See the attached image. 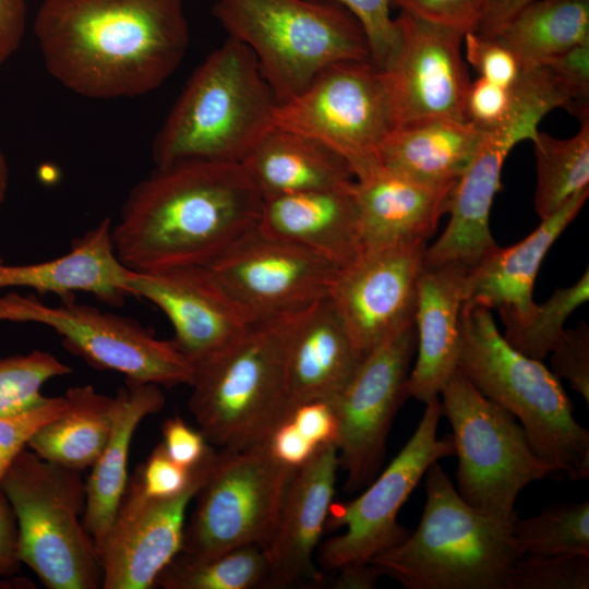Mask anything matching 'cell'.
Here are the masks:
<instances>
[{
    "label": "cell",
    "instance_id": "obj_50",
    "mask_svg": "<svg viewBox=\"0 0 589 589\" xmlns=\"http://www.w3.org/2000/svg\"><path fill=\"white\" fill-rule=\"evenodd\" d=\"M25 0H0V67L17 49L25 29Z\"/></svg>",
    "mask_w": 589,
    "mask_h": 589
},
{
    "label": "cell",
    "instance_id": "obj_44",
    "mask_svg": "<svg viewBox=\"0 0 589 589\" xmlns=\"http://www.w3.org/2000/svg\"><path fill=\"white\" fill-rule=\"evenodd\" d=\"M512 92L479 77L470 83L466 97L467 121L483 131L493 130L507 121L512 112Z\"/></svg>",
    "mask_w": 589,
    "mask_h": 589
},
{
    "label": "cell",
    "instance_id": "obj_38",
    "mask_svg": "<svg viewBox=\"0 0 589 589\" xmlns=\"http://www.w3.org/2000/svg\"><path fill=\"white\" fill-rule=\"evenodd\" d=\"M589 555H522L508 574L505 589H588Z\"/></svg>",
    "mask_w": 589,
    "mask_h": 589
},
{
    "label": "cell",
    "instance_id": "obj_29",
    "mask_svg": "<svg viewBox=\"0 0 589 589\" xmlns=\"http://www.w3.org/2000/svg\"><path fill=\"white\" fill-rule=\"evenodd\" d=\"M484 133L470 122L445 118L409 121L384 141L378 164L419 182L454 183L472 161Z\"/></svg>",
    "mask_w": 589,
    "mask_h": 589
},
{
    "label": "cell",
    "instance_id": "obj_49",
    "mask_svg": "<svg viewBox=\"0 0 589 589\" xmlns=\"http://www.w3.org/2000/svg\"><path fill=\"white\" fill-rule=\"evenodd\" d=\"M534 0H476L477 26L474 33L494 38L525 7Z\"/></svg>",
    "mask_w": 589,
    "mask_h": 589
},
{
    "label": "cell",
    "instance_id": "obj_40",
    "mask_svg": "<svg viewBox=\"0 0 589 589\" xmlns=\"http://www.w3.org/2000/svg\"><path fill=\"white\" fill-rule=\"evenodd\" d=\"M360 23L368 39L371 61L384 69L398 43V29L390 16V0H333Z\"/></svg>",
    "mask_w": 589,
    "mask_h": 589
},
{
    "label": "cell",
    "instance_id": "obj_43",
    "mask_svg": "<svg viewBox=\"0 0 589 589\" xmlns=\"http://www.w3.org/2000/svg\"><path fill=\"white\" fill-rule=\"evenodd\" d=\"M557 77L574 101V115L588 116L589 41L576 45L542 61Z\"/></svg>",
    "mask_w": 589,
    "mask_h": 589
},
{
    "label": "cell",
    "instance_id": "obj_31",
    "mask_svg": "<svg viewBox=\"0 0 589 589\" xmlns=\"http://www.w3.org/2000/svg\"><path fill=\"white\" fill-rule=\"evenodd\" d=\"M64 410L41 425L27 447L40 458L83 471L100 456L112 429L115 397L92 385L69 388Z\"/></svg>",
    "mask_w": 589,
    "mask_h": 589
},
{
    "label": "cell",
    "instance_id": "obj_13",
    "mask_svg": "<svg viewBox=\"0 0 589 589\" xmlns=\"http://www.w3.org/2000/svg\"><path fill=\"white\" fill-rule=\"evenodd\" d=\"M441 417L438 396L425 404L414 433L368 489L356 500L330 508L326 525L346 529L322 544L318 562L324 569L370 562L408 537L409 530L397 521L399 509L428 468L455 454L452 435L437 436Z\"/></svg>",
    "mask_w": 589,
    "mask_h": 589
},
{
    "label": "cell",
    "instance_id": "obj_32",
    "mask_svg": "<svg viewBox=\"0 0 589 589\" xmlns=\"http://www.w3.org/2000/svg\"><path fill=\"white\" fill-rule=\"evenodd\" d=\"M521 68L589 41V0H534L494 37Z\"/></svg>",
    "mask_w": 589,
    "mask_h": 589
},
{
    "label": "cell",
    "instance_id": "obj_42",
    "mask_svg": "<svg viewBox=\"0 0 589 589\" xmlns=\"http://www.w3.org/2000/svg\"><path fill=\"white\" fill-rule=\"evenodd\" d=\"M462 43L466 59L480 77L504 87L512 86L517 80L521 67L514 53L496 38L468 32Z\"/></svg>",
    "mask_w": 589,
    "mask_h": 589
},
{
    "label": "cell",
    "instance_id": "obj_12",
    "mask_svg": "<svg viewBox=\"0 0 589 589\" xmlns=\"http://www.w3.org/2000/svg\"><path fill=\"white\" fill-rule=\"evenodd\" d=\"M0 321L46 325L72 353L125 380L172 387L190 385L193 377L194 362L173 340L156 338L134 320L76 303L73 296L58 306L16 292L0 296Z\"/></svg>",
    "mask_w": 589,
    "mask_h": 589
},
{
    "label": "cell",
    "instance_id": "obj_47",
    "mask_svg": "<svg viewBox=\"0 0 589 589\" xmlns=\"http://www.w3.org/2000/svg\"><path fill=\"white\" fill-rule=\"evenodd\" d=\"M161 433L167 455L187 469L197 466L213 449L201 430L190 426L181 417L168 418Z\"/></svg>",
    "mask_w": 589,
    "mask_h": 589
},
{
    "label": "cell",
    "instance_id": "obj_10",
    "mask_svg": "<svg viewBox=\"0 0 589 589\" xmlns=\"http://www.w3.org/2000/svg\"><path fill=\"white\" fill-rule=\"evenodd\" d=\"M273 125L327 146L356 178L378 164L381 146L398 119L386 72L363 60L332 64L302 93L276 104Z\"/></svg>",
    "mask_w": 589,
    "mask_h": 589
},
{
    "label": "cell",
    "instance_id": "obj_35",
    "mask_svg": "<svg viewBox=\"0 0 589 589\" xmlns=\"http://www.w3.org/2000/svg\"><path fill=\"white\" fill-rule=\"evenodd\" d=\"M510 534L522 555H589V502L562 504L517 518Z\"/></svg>",
    "mask_w": 589,
    "mask_h": 589
},
{
    "label": "cell",
    "instance_id": "obj_36",
    "mask_svg": "<svg viewBox=\"0 0 589 589\" xmlns=\"http://www.w3.org/2000/svg\"><path fill=\"white\" fill-rule=\"evenodd\" d=\"M589 299V271L572 286L557 288L536 308L528 320L506 327L503 337L520 353L542 361L561 339L569 315Z\"/></svg>",
    "mask_w": 589,
    "mask_h": 589
},
{
    "label": "cell",
    "instance_id": "obj_52",
    "mask_svg": "<svg viewBox=\"0 0 589 589\" xmlns=\"http://www.w3.org/2000/svg\"><path fill=\"white\" fill-rule=\"evenodd\" d=\"M8 188V166L0 151V203L3 201Z\"/></svg>",
    "mask_w": 589,
    "mask_h": 589
},
{
    "label": "cell",
    "instance_id": "obj_4",
    "mask_svg": "<svg viewBox=\"0 0 589 589\" xmlns=\"http://www.w3.org/2000/svg\"><path fill=\"white\" fill-rule=\"evenodd\" d=\"M424 476L426 498L417 529L370 563L407 589H505L522 556L512 525L467 504L437 461Z\"/></svg>",
    "mask_w": 589,
    "mask_h": 589
},
{
    "label": "cell",
    "instance_id": "obj_19",
    "mask_svg": "<svg viewBox=\"0 0 589 589\" xmlns=\"http://www.w3.org/2000/svg\"><path fill=\"white\" fill-rule=\"evenodd\" d=\"M546 113L541 105L520 103L513 106L505 123L485 131L454 187L445 230L424 251L425 266L456 263L470 269L498 247L490 229V212L501 188L503 164L517 143L534 137Z\"/></svg>",
    "mask_w": 589,
    "mask_h": 589
},
{
    "label": "cell",
    "instance_id": "obj_33",
    "mask_svg": "<svg viewBox=\"0 0 589 589\" xmlns=\"http://www.w3.org/2000/svg\"><path fill=\"white\" fill-rule=\"evenodd\" d=\"M536 154L534 209L545 219L575 194L589 189V116L568 139L538 131L531 140Z\"/></svg>",
    "mask_w": 589,
    "mask_h": 589
},
{
    "label": "cell",
    "instance_id": "obj_41",
    "mask_svg": "<svg viewBox=\"0 0 589 589\" xmlns=\"http://www.w3.org/2000/svg\"><path fill=\"white\" fill-rule=\"evenodd\" d=\"M551 372L568 381L570 387L589 401V327L584 321L575 328H565L550 352Z\"/></svg>",
    "mask_w": 589,
    "mask_h": 589
},
{
    "label": "cell",
    "instance_id": "obj_23",
    "mask_svg": "<svg viewBox=\"0 0 589 589\" xmlns=\"http://www.w3.org/2000/svg\"><path fill=\"white\" fill-rule=\"evenodd\" d=\"M361 361L329 298L287 315L284 366L291 407L334 400Z\"/></svg>",
    "mask_w": 589,
    "mask_h": 589
},
{
    "label": "cell",
    "instance_id": "obj_37",
    "mask_svg": "<svg viewBox=\"0 0 589 589\" xmlns=\"http://www.w3.org/2000/svg\"><path fill=\"white\" fill-rule=\"evenodd\" d=\"M72 369L47 351L0 357V416L29 410L47 397L41 388L48 381Z\"/></svg>",
    "mask_w": 589,
    "mask_h": 589
},
{
    "label": "cell",
    "instance_id": "obj_48",
    "mask_svg": "<svg viewBox=\"0 0 589 589\" xmlns=\"http://www.w3.org/2000/svg\"><path fill=\"white\" fill-rule=\"evenodd\" d=\"M22 564L16 518L8 498L0 490V576L14 577Z\"/></svg>",
    "mask_w": 589,
    "mask_h": 589
},
{
    "label": "cell",
    "instance_id": "obj_3",
    "mask_svg": "<svg viewBox=\"0 0 589 589\" xmlns=\"http://www.w3.org/2000/svg\"><path fill=\"white\" fill-rule=\"evenodd\" d=\"M456 370L518 420L536 454L554 472L574 481L589 478V432L576 421L560 378L540 360L513 348L491 310L462 304Z\"/></svg>",
    "mask_w": 589,
    "mask_h": 589
},
{
    "label": "cell",
    "instance_id": "obj_5",
    "mask_svg": "<svg viewBox=\"0 0 589 589\" xmlns=\"http://www.w3.org/2000/svg\"><path fill=\"white\" fill-rule=\"evenodd\" d=\"M274 93L252 51L228 37L193 73L153 142L157 168L242 163L273 127Z\"/></svg>",
    "mask_w": 589,
    "mask_h": 589
},
{
    "label": "cell",
    "instance_id": "obj_15",
    "mask_svg": "<svg viewBox=\"0 0 589 589\" xmlns=\"http://www.w3.org/2000/svg\"><path fill=\"white\" fill-rule=\"evenodd\" d=\"M204 266L250 324L328 298L339 272L316 254L257 226Z\"/></svg>",
    "mask_w": 589,
    "mask_h": 589
},
{
    "label": "cell",
    "instance_id": "obj_7",
    "mask_svg": "<svg viewBox=\"0 0 589 589\" xmlns=\"http://www.w3.org/2000/svg\"><path fill=\"white\" fill-rule=\"evenodd\" d=\"M286 318L253 323L237 340L194 363L189 408L209 444L227 450L262 445L291 409L284 366Z\"/></svg>",
    "mask_w": 589,
    "mask_h": 589
},
{
    "label": "cell",
    "instance_id": "obj_16",
    "mask_svg": "<svg viewBox=\"0 0 589 589\" xmlns=\"http://www.w3.org/2000/svg\"><path fill=\"white\" fill-rule=\"evenodd\" d=\"M217 453L213 449L177 495H148L135 472L97 554L103 589H149L160 572L181 552L188 505L206 480Z\"/></svg>",
    "mask_w": 589,
    "mask_h": 589
},
{
    "label": "cell",
    "instance_id": "obj_24",
    "mask_svg": "<svg viewBox=\"0 0 589 589\" xmlns=\"http://www.w3.org/2000/svg\"><path fill=\"white\" fill-rule=\"evenodd\" d=\"M589 194L586 189L542 219L524 240L497 247L466 276L464 303L497 309L503 325L525 323L536 308L533 287L541 263L562 232L577 217Z\"/></svg>",
    "mask_w": 589,
    "mask_h": 589
},
{
    "label": "cell",
    "instance_id": "obj_21",
    "mask_svg": "<svg viewBox=\"0 0 589 589\" xmlns=\"http://www.w3.org/2000/svg\"><path fill=\"white\" fill-rule=\"evenodd\" d=\"M338 466L337 446L328 444L292 474L264 549L268 587L321 580L313 558L333 505Z\"/></svg>",
    "mask_w": 589,
    "mask_h": 589
},
{
    "label": "cell",
    "instance_id": "obj_22",
    "mask_svg": "<svg viewBox=\"0 0 589 589\" xmlns=\"http://www.w3.org/2000/svg\"><path fill=\"white\" fill-rule=\"evenodd\" d=\"M257 227L316 254L339 271L364 252L354 181L263 197Z\"/></svg>",
    "mask_w": 589,
    "mask_h": 589
},
{
    "label": "cell",
    "instance_id": "obj_8",
    "mask_svg": "<svg viewBox=\"0 0 589 589\" xmlns=\"http://www.w3.org/2000/svg\"><path fill=\"white\" fill-rule=\"evenodd\" d=\"M0 489L16 518L22 563L46 588H101L98 554L83 524L82 471L47 461L26 447Z\"/></svg>",
    "mask_w": 589,
    "mask_h": 589
},
{
    "label": "cell",
    "instance_id": "obj_20",
    "mask_svg": "<svg viewBox=\"0 0 589 589\" xmlns=\"http://www.w3.org/2000/svg\"><path fill=\"white\" fill-rule=\"evenodd\" d=\"M125 290L166 314L172 340L194 363L237 340L251 325L204 265L131 271Z\"/></svg>",
    "mask_w": 589,
    "mask_h": 589
},
{
    "label": "cell",
    "instance_id": "obj_25",
    "mask_svg": "<svg viewBox=\"0 0 589 589\" xmlns=\"http://www.w3.org/2000/svg\"><path fill=\"white\" fill-rule=\"evenodd\" d=\"M456 182L423 183L380 164L356 177L364 251L426 241L448 213Z\"/></svg>",
    "mask_w": 589,
    "mask_h": 589
},
{
    "label": "cell",
    "instance_id": "obj_30",
    "mask_svg": "<svg viewBox=\"0 0 589 589\" xmlns=\"http://www.w3.org/2000/svg\"><path fill=\"white\" fill-rule=\"evenodd\" d=\"M241 165L263 197L354 181L348 163L306 135L272 127Z\"/></svg>",
    "mask_w": 589,
    "mask_h": 589
},
{
    "label": "cell",
    "instance_id": "obj_51",
    "mask_svg": "<svg viewBox=\"0 0 589 589\" xmlns=\"http://www.w3.org/2000/svg\"><path fill=\"white\" fill-rule=\"evenodd\" d=\"M337 570L339 575L333 584L337 589H371L381 577L370 562L347 564Z\"/></svg>",
    "mask_w": 589,
    "mask_h": 589
},
{
    "label": "cell",
    "instance_id": "obj_14",
    "mask_svg": "<svg viewBox=\"0 0 589 589\" xmlns=\"http://www.w3.org/2000/svg\"><path fill=\"white\" fill-rule=\"evenodd\" d=\"M416 350L417 330L411 320L362 359L330 401L338 422L339 465L349 493L366 486L381 468L392 422L410 397L408 378Z\"/></svg>",
    "mask_w": 589,
    "mask_h": 589
},
{
    "label": "cell",
    "instance_id": "obj_26",
    "mask_svg": "<svg viewBox=\"0 0 589 589\" xmlns=\"http://www.w3.org/2000/svg\"><path fill=\"white\" fill-rule=\"evenodd\" d=\"M469 268L456 264L423 266L413 321L418 356L408 378L409 396L424 404L438 397L456 371L459 317Z\"/></svg>",
    "mask_w": 589,
    "mask_h": 589
},
{
    "label": "cell",
    "instance_id": "obj_17",
    "mask_svg": "<svg viewBox=\"0 0 589 589\" xmlns=\"http://www.w3.org/2000/svg\"><path fill=\"white\" fill-rule=\"evenodd\" d=\"M426 247L409 241L369 249L338 272L328 298L361 359L413 320Z\"/></svg>",
    "mask_w": 589,
    "mask_h": 589
},
{
    "label": "cell",
    "instance_id": "obj_46",
    "mask_svg": "<svg viewBox=\"0 0 589 589\" xmlns=\"http://www.w3.org/2000/svg\"><path fill=\"white\" fill-rule=\"evenodd\" d=\"M390 5L465 34L477 26L476 0H390Z\"/></svg>",
    "mask_w": 589,
    "mask_h": 589
},
{
    "label": "cell",
    "instance_id": "obj_2",
    "mask_svg": "<svg viewBox=\"0 0 589 589\" xmlns=\"http://www.w3.org/2000/svg\"><path fill=\"white\" fill-rule=\"evenodd\" d=\"M263 196L240 163L188 160L156 168L111 228L133 272L206 265L259 224Z\"/></svg>",
    "mask_w": 589,
    "mask_h": 589
},
{
    "label": "cell",
    "instance_id": "obj_9",
    "mask_svg": "<svg viewBox=\"0 0 589 589\" xmlns=\"http://www.w3.org/2000/svg\"><path fill=\"white\" fill-rule=\"evenodd\" d=\"M438 396L453 430L458 494L480 513L513 525L519 493L554 470L536 454L518 420L457 370Z\"/></svg>",
    "mask_w": 589,
    "mask_h": 589
},
{
    "label": "cell",
    "instance_id": "obj_18",
    "mask_svg": "<svg viewBox=\"0 0 589 589\" xmlns=\"http://www.w3.org/2000/svg\"><path fill=\"white\" fill-rule=\"evenodd\" d=\"M396 50L383 69L398 125L426 118L467 121L470 79L462 59L465 33L400 11Z\"/></svg>",
    "mask_w": 589,
    "mask_h": 589
},
{
    "label": "cell",
    "instance_id": "obj_28",
    "mask_svg": "<svg viewBox=\"0 0 589 589\" xmlns=\"http://www.w3.org/2000/svg\"><path fill=\"white\" fill-rule=\"evenodd\" d=\"M110 436L85 481L84 527L96 551L101 546L128 484V458L133 434L141 421L161 410L159 386L125 380L115 396Z\"/></svg>",
    "mask_w": 589,
    "mask_h": 589
},
{
    "label": "cell",
    "instance_id": "obj_11",
    "mask_svg": "<svg viewBox=\"0 0 589 589\" xmlns=\"http://www.w3.org/2000/svg\"><path fill=\"white\" fill-rule=\"evenodd\" d=\"M294 471L278 464L264 444L221 449L194 497L179 554L206 561L247 545L264 551Z\"/></svg>",
    "mask_w": 589,
    "mask_h": 589
},
{
    "label": "cell",
    "instance_id": "obj_45",
    "mask_svg": "<svg viewBox=\"0 0 589 589\" xmlns=\"http://www.w3.org/2000/svg\"><path fill=\"white\" fill-rule=\"evenodd\" d=\"M194 468L187 469L175 462L159 443L136 472L148 495L168 497L187 489L192 480Z\"/></svg>",
    "mask_w": 589,
    "mask_h": 589
},
{
    "label": "cell",
    "instance_id": "obj_34",
    "mask_svg": "<svg viewBox=\"0 0 589 589\" xmlns=\"http://www.w3.org/2000/svg\"><path fill=\"white\" fill-rule=\"evenodd\" d=\"M268 565L256 545L230 550L206 561L178 554L158 575L154 587L165 589H252L268 586Z\"/></svg>",
    "mask_w": 589,
    "mask_h": 589
},
{
    "label": "cell",
    "instance_id": "obj_27",
    "mask_svg": "<svg viewBox=\"0 0 589 589\" xmlns=\"http://www.w3.org/2000/svg\"><path fill=\"white\" fill-rule=\"evenodd\" d=\"M111 228V220L104 218L76 239L65 254L52 260L25 265H7L0 260V289L29 288L61 299L85 291L119 304L128 296L131 269L116 254Z\"/></svg>",
    "mask_w": 589,
    "mask_h": 589
},
{
    "label": "cell",
    "instance_id": "obj_6",
    "mask_svg": "<svg viewBox=\"0 0 589 589\" xmlns=\"http://www.w3.org/2000/svg\"><path fill=\"white\" fill-rule=\"evenodd\" d=\"M213 14L252 51L277 104L332 64L371 60L362 26L333 0H216Z\"/></svg>",
    "mask_w": 589,
    "mask_h": 589
},
{
    "label": "cell",
    "instance_id": "obj_39",
    "mask_svg": "<svg viewBox=\"0 0 589 589\" xmlns=\"http://www.w3.org/2000/svg\"><path fill=\"white\" fill-rule=\"evenodd\" d=\"M65 405L64 396L47 397L29 410L0 416V488L12 462L27 447L31 436L46 422L58 417Z\"/></svg>",
    "mask_w": 589,
    "mask_h": 589
},
{
    "label": "cell",
    "instance_id": "obj_1",
    "mask_svg": "<svg viewBox=\"0 0 589 589\" xmlns=\"http://www.w3.org/2000/svg\"><path fill=\"white\" fill-rule=\"evenodd\" d=\"M34 31L49 73L98 99L156 89L190 41L182 0H44Z\"/></svg>",
    "mask_w": 589,
    "mask_h": 589
}]
</instances>
